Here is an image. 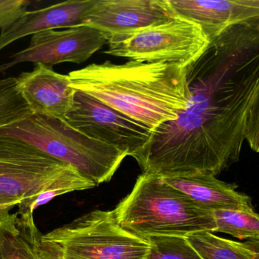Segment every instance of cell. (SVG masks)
Wrapping results in <instances>:
<instances>
[{"mask_svg": "<svg viewBox=\"0 0 259 259\" xmlns=\"http://www.w3.org/2000/svg\"><path fill=\"white\" fill-rule=\"evenodd\" d=\"M192 98L174 120L189 152L225 170L240 159L248 113L259 92V31L236 24L188 67Z\"/></svg>", "mask_w": 259, "mask_h": 259, "instance_id": "1", "label": "cell"}, {"mask_svg": "<svg viewBox=\"0 0 259 259\" xmlns=\"http://www.w3.org/2000/svg\"><path fill=\"white\" fill-rule=\"evenodd\" d=\"M188 68L130 60L93 63L68 75L71 87L127 116L152 132L176 120L192 98Z\"/></svg>", "mask_w": 259, "mask_h": 259, "instance_id": "2", "label": "cell"}, {"mask_svg": "<svg viewBox=\"0 0 259 259\" xmlns=\"http://www.w3.org/2000/svg\"><path fill=\"white\" fill-rule=\"evenodd\" d=\"M113 211L123 228L144 239L158 236L187 237L216 231L213 211L154 175H140L132 191Z\"/></svg>", "mask_w": 259, "mask_h": 259, "instance_id": "3", "label": "cell"}, {"mask_svg": "<svg viewBox=\"0 0 259 259\" xmlns=\"http://www.w3.org/2000/svg\"><path fill=\"white\" fill-rule=\"evenodd\" d=\"M0 136L33 144L52 158L75 169L96 186L109 182L127 157L70 126L65 120L30 115L0 128Z\"/></svg>", "mask_w": 259, "mask_h": 259, "instance_id": "4", "label": "cell"}, {"mask_svg": "<svg viewBox=\"0 0 259 259\" xmlns=\"http://www.w3.org/2000/svg\"><path fill=\"white\" fill-rule=\"evenodd\" d=\"M209 44L200 26L178 16L136 33L110 36L105 53L135 62L188 68L203 55Z\"/></svg>", "mask_w": 259, "mask_h": 259, "instance_id": "5", "label": "cell"}, {"mask_svg": "<svg viewBox=\"0 0 259 259\" xmlns=\"http://www.w3.org/2000/svg\"><path fill=\"white\" fill-rule=\"evenodd\" d=\"M78 259H147L149 243L123 228L113 211L94 210L44 234Z\"/></svg>", "mask_w": 259, "mask_h": 259, "instance_id": "6", "label": "cell"}, {"mask_svg": "<svg viewBox=\"0 0 259 259\" xmlns=\"http://www.w3.org/2000/svg\"><path fill=\"white\" fill-rule=\"evenodd\" d=\"M71 167L33 144L0 136V217L36 196Z\"/></svg>", "mask_w": 259, "mask_h": 259, "instance_id": "7", "label": "cell"}, {"mask_svg": "<svg viewBox=\"0 0 259 259\" xmlns=\"http://www.w3.org/2000/svg\"><path fill=\"white\" fill-rule=\"evenodd\" d=\"M65 121L95 141L107 144L137 162L147 150L153 132L84 93L76 91Z\"/></svg>", "mask_w": 259, "mask_h": 259, "instance_id": "8", "label": "cell"}, {"mask_svg": "<svg viewBox=\"0 0 259 259\" xmlns=\"http://www.w3.org/2000/svg\"><path fill=\"white\" fill-rule=\"evenodd\" d=\"M109 38L104 32L84 24L39 32L32 35L28 47L14 53L11 61L0 65V73L23 62L50 67L64 62L81 64L108 44Z\"/></svg>", "mask_w": 259, "mask_h": 259, "instance_id": "9", "label": "cell"}, {"mask_svg": "<svg viewBox=\"0 0 259 259\" xmlns=\"http://www.w3.org/2000/svg\"><path fill=\"white\" fill-rule=\"evenodd\" d=\"M178 17L169 0H94L82 17L109 38L131 34Z\"/></svg>", "mask_w": 259, "mask_h": 259, "instance_id": "10", "label": "cell"}, {"mask_svg": "<svg viewBox=\"0 0 259 259\" xmlns=\"http://www.w3.org/2000/svg\"><path fill=\"white\" fill-rule=\"evenodd\" d=\"M15 79L17 89L33 115L65 120L76 91L68 75L35 64L32 71H24Z\"/></svg>", "mask_w": 259, "mask_h": 259, "instance_id": "11", "label": "cell"}, {"mask_svg": "<svg viewBox=\"0 0 259 259\" xmlns=\"http://www.w3.org/2000/svg\"><path fill=\"white\" fill-rule=\"evenodd\" d=\"M178 16L202 27L210 41L259 15V0H169Z\"/></svg>", "mask_w": 259, "mask_h": 259, "instance_id": "12", "label": "cell"}, {"mask_svg": "<svg viewBox=\"0 0 259 259\" xmlns=\"http://www.w3.org/2000/svg\"><path fill=\"white\" fill-rule=\"evenodd\" d=\"M164 182L211 211L252 210V199L237 191V186L219 180L208 173L160 176Z\"/></svg>", "mask_w": 259, "mask_h": 259, "instance_id": "13", "label": "cell"}, {"mask_svg": "<svg viewBox=\"0 0 259 259\" xmlns=\"http://www.w3.org/2000/svg\"><path fill=\"white\" fill-rule=\"evenodd\" d=\"M94 0H69L27 11L0 33V51L12 43L39 32L81 25L82 17Z\"/></svg>", "mask_w": 259, "mask_h": 259, "instance_id": "14", "label": "cell"}, {"mask_svg": "<svg viewBox=\"0 0 259 259\" xmlns=\"http://www.w3.org/2000/svg\"><path fill=\"white\" fill-rule=\"evenodd\" d=\"M39 232L32 213L17 211L0 217V259H39Z\"/></svg>", "mask_w": 259, "mask_h": 259, "instance_id": "15", "label": "cell"}, {"mask_svg": "<svg viewBox=\"0 0 259 259\" xmlns=\"http://www.w3.org/2000/svg\"><path fill=\"white\" fill-rule=\"evenodd\" d=\"M186 239L202 259H255L244 243L222 238L209 231L196 233Z\"/></svg>", "mask_w": 259, "mask_h": 259, "instance_id": "16", "label": "cell"}, {"mask_svg": "<svg viewBox=\"0 0 259 259\" xmlns=\"http://www.w3.org/2000/svg\"><path fill=\"white\" fill-rule=\"evenodd\" d=\"M95 187L94 182L83 177L75 169L71 167L47 188L39 192L36 196L21 202L18 205V211L20 213L30 212L33 214V211L38 207L45 205L56 196L71 192L89 190Z\"/></svg>", "mask_w": 259, "mask_h": 259, "instance_id": "17", "label": "cell"}, {"mask_svg": "<svg viewBox=\"0 0 259 259\" xmlns=\"http://www.w3.org/2000/svg\"><path fill=\"white\" fill-rule=\"evenodd\" d=\"M215 232L225 233L239 240L259 239V214L252 210H218L213 211Z\"/></svg>", "mask_w": 259, "mask_h": 259, "instance_id": "18", "label": "cell"}, {"mask_svg": "<svg viewBox=\"0 0 259 259\" xmlns=\"http://www.w3.org/2000/svg\"><path fill=\"white\" fill-rule=\"evenodd\" d=\"M146 239L149 243L147 259H202L186 237L158 236Z\"/></svg>", "mask_w": 259, "mask_h": 259, "instance_id": "19", "label": "cell"}, {"mask_svg": "<svg viewBox=\"0 0 259 259\" xmlns=\"http://www.w3.org/2000/svg\"><path fill=\"white\" fill-rule=\"evenodd\" d=\"M30 4L27 0H0V30H6L24 15Z\"/></svg>", "mask_w": 259, "mask_h": 259, "instance_id": "20", "label": "cell"}, {"mask_svg": "<svg viewBox=\"0 0 259 259\" xmlns=\"http://www.w3.org/2000/svg\"><path fill=\"white\" fill-rule=\"evenodd\" d=\"M36 247L39 259H78L57 243L46 238L40 232L36 237Z\"/></svg>", "mask_w": 259, "mask_h": 259, "instance_id": "21", "label": "cell"}, {"mask_svg": "<svg viewBox=\"0 0 259 259\" xmlns=\"http://www.w3.org/2000/svg\"><path fill=\"white\" fill-rule=\"evenodd\" d=\"M246 141L252 151L259 153V92L248 113Z\"/></svg>", "mask_w": 259, "mask_h": 259, "instance_id": "22", "label": "cell"}, {"mask_svg": "<svg viewBox=\"0 0 259 259\" xmlns=\"http://www.w3.org/2000/svg\"><path fill=\"white\" fill-rule=\"evenodd\" d=\"M245 246L252 251L255 259H259V239L258 240H249L245 242Z\"/></svg>", "mask_w": 259, "mask_h": 259, "instance_id": "23", "label": "cell"}, {"mask_svg": "<svg viewBox=\"0 0 259 259\" xmlns=\"http://www.w3.org/2000/svg\"><path fill=\"white\" fill-rule=\"evenodd\" d=\"M241 24H244V25L247 26V27H250V28L253 29V30L259 31V15L244 21Z\"/></svg>", "mask_w": 259, "mask_h": 259, "instance_id": "24", "label": "cell"}]
</instances>
